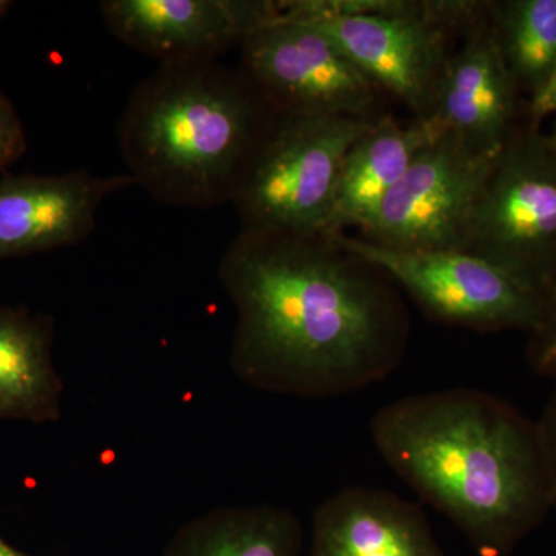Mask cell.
Here are the masks:
<instances>
[{"instance_id":"1","label":"cell","mask_w":556,"mask_h":556,"mask_svg":"<svg viewBox=\"0 0 556 556\" xmlns=\"http://www.w3.org/2000/svg\"><path fill=\"white\" fill-rule=\"evenodd\" d=\"M218 276L237 313L230 368L249 387L342 396L382 382L404 361V300L382 270L332 236L240 229Z\"/></svg>"},{"instance_id":"2","label":"cell","mask_w":556,"mask_h":556,"mask_svg":"<svg viewBox=\"0 0 556 556\" xmlns=\"http://www.w3.org/2000/svg\"><path fill=\"white\" fill-rule=\"evenodd\" d=\"M380 456L479 556H510L552 514L540 426L471 390L399 399L371 419Z\"/></svg>"},{"instance_id":"3","label":"cell","mask_w":556,"mask_h":556,"mask_svg":"<svg viewBox=\"0 0 556 556\" xmlns=\"http://www.w3.org/2000/svg\"><path fill=\"white\" fill-rule=\"evenodd\" d=\"M277 116L241 68L218 60L160 64L121 116L126 174L169 206L230 203Z\"/></svg>"},{"instance_id":"4","label":"cell","mask_w":556,"mask_h":556,"mask_svg":"<svg viewBox=\"0 0 556 556\" xmlns=\"http://www.w3.org/2000/svg\"><path fill=\"white\" fill-rule=\"evenodd\" d=\"M481 2L292 0L280 16L324 31L380 89L430 119L453 33L485 13Z\"/></svg>"},{"instance_id":"5","label":"cell","mask_w":556,"mask_h":556,"mask_svg":"<svg viewBox=\"0 0 556 556\" xmlns=\"http://www.w3.org/2000/svg\"><path fill=\"white\" fill-rule=\"evenodd\" d=\"M376 118L278 115L230 201L241 230L324 233L348 150Z\"/></svg>"},{"instance_id":"6","label":"cell","mask_w":556,"mask_h":556,"mask_svg":"<svg viewBox=\"0 0 556 556\" xmlns=\"http://www.w3.org/2000/svg\"><path fill=\"white\" fill-rule=\"evenodd\" d=\"M332 237L382 270L441 324L482 332L522 329L530 334L543 316V288L471 252L404 251L346 233Z\"/></svg>"},{"instance_id":"7","label":"cell","mask_w":556,"mask_h":556,"mask_svg":"<svg viewBox=\"0 0 556 556\" xmlns=\"http://www.w3.org/2000/svg\"><path fill=\"white\" fill-rule=\"evenodd\" d=\"M460 251L490 260L547 292L556 278V160L546 138L508 139Z\"/></svg>"},{"instance_id":"8","label":"cell","mask_w":556,"mask_h":556,"mask_svg":"<svg viewBox=\"0 0 556 556\" xmlns=\"http://www.w3.org/2000/svg\"><path fill=\"white\" fill-rule=\"evenodd\" d=\"M241 72L278 115H372L380 87L313 25L280 16L240 43Z\"/></svg>"},{"instance_id":"9","label":"cell","mask_w":556,"mask_h":556,"mask_svg":"<svg viewBox=\"0 0 556 556\" xmlns=\"http://www.w3.org/2000/svg\"><path fill=\"white\" fill-rule=\"evenodd\" d=\"M503 149L479 152L455 135L439 131L382 201L364 230L365 239L404 251L463 248Z\"/></svg>"},{"instance_id":"10","label":"cell","mask_w":556,"mask_h":556,"mask_svg":"<svg viewBox=\"0 0 556 556\" xmlns=\"http://www.w3.org/2000/svg\"><path fill=\"white\" fill-rule=\"evenodd\" d=\"M100 11L121 42L160 64L217 60L273 21L269 0H104Z\"/></svg>"},{"instance_id":"11","label":"cell","mask_w":556,"mask_h":556,"mask_svg":"<svg viewBox=\"0 0 556 556\" xmlns=\"http://www.w3.org/2000/svg\"><path fill=\"white\" fill-rule=\"evenodd\" d=\"M134 185L127 174L87 170L0 178V260L75 247L93 232L102 203Z\"/></svg>"},{"instance_id":"12","label":"cell","mask_w":556,"mask_h":556,"mask_svg":"<svg viewBox=\"0 0 556 556\" xmlns=\"http://www.w3.org/2000/svg\"><path fill=\"white\" fill-rule=\"evenodd\" d=\"M489 10L468 25L459 49L450 53L427 121L479 152H496L507 144L517 93Z\"/></svg>"},{"instance_id":"13","label":"cell","mask_w":556,"mask_h":556,"mask_svg":"<svg viewBox=\"0 0 556 556\" xmlns=\"http://www.w3.org/2000/svg\"><path fill=\"white\" fill-rule=\"evenodd\" d=\"M311 556H447L430 522L404 497L354 485L314 511Z\"/></svg>"},{"instance_id":"14","label":"cell","mask_w":556,"mask_h":556,"mask_svg":"<svg viewBox=\"0 0 556 556\" xmlns=\"http://www.w3.org/2000/svg\"><path fill=\"white\" fill-rule=\"evenodd\" d=\"M438 135L439 130L427 121L416 119L404 127L391 116L376 118L343 160L325 236L345 233L348 226H358L364 232L390 190Z\"/></svg>"},{"instance_id":"15","label":"cell","mask_w":556,"mask_h":556,"mask_svg":"<svg viewBox=\"0 0 556 556\" xmlns=\"http://www.w3.org/2000/svg\"><path fill=\"white\" fill-rule=\"evenodd\" d=\"M49 320L0 306V420L54 422L64 387L54 368Z\"/></svg>"},{"instance_id":"16","label":"cell","mask_w":556,"mask_h":556,"mask_svg":"<svg viewBox=\"0 0 556 556\" xmlns=\"http://www.w3.org/2000/svg\"><path fill=\"white\" fill-rule=\"evenodd\" d=\"M163 556H303V529L287 508L223 507L182 526Z\"/></svg>"},{"instance_id":"17","label":"cell","mask_w":556,"mask_h":556,"mask_svg":"<svg viewBox=\"0 0 556 556\" xmlns=\"http://www.w3.org/2000/svg\"><path fill=\"white\" fill-rule=\"evenodd\" d=\"M489 13L515 86L533 100L556 68V0L492 3Z\"/></svg>"},{"instance_id":"18","label":"cell","mask_w":556,"mask_h":556,"mask_svg":"<svg viewBox=\"0 0 556 556\" xmlns=\"http://www.w3.org/2000/svg\"><path fill=\"white\" fill-rule=\"evenodd\" d=\"M527 356L536 372L556 379V278L547 289L540 324L530 332Z\"/></svg>"},{"instance_id":"19","label":"cell","mask_w":556,"mask_h":556,"mask_svg":"<svg viewBox=\"0 0 556 556\" xmlns=\"http://www.w3.org/2000/svg\"><path fill=\"white\" fill-rule=\"evenodd\" d=\"M24 150V127L10 102L3 100L0 102V169L20 159Z\"/></svg>"},{"instance_id":"20","label":"cell","mask_w":556,"mask_h":556,"mask_svg":"<svg viewBox=\"0 0 556 556\" xmlns=\"http://www.w3.org/2000/svg\"><path fill=\"white\" fill-rule=\"evenodd\" d=\"M554 391L543 416L538 420L541 438H543L544 452H546L548 473H551L552 484V514L556 515V379L554 380Z\"/></svg>"},{"instance_id":"21","label":"cell","mask_w":556,"mask_h":556,"mask_svg":"<svg viewBox=\"0 0 556 556\" xmlns=\"http://www.w3.org/2000/svg\"><path fill=\"white\" fill-rule=\"evenodd\" d=\"M533 119H543L556 113V68L544 89L530 102Z\"/></svg>"},{"instance_id":"22","label":"cell","mask_w":556,"mask_h":556,"mask_svg":"<svg viewBox=\"0 0 556 556\" xmlns=\"http://www.w3.org/2000/svg\"><path fill=\"white\" fill-rule=\"evenodd\" d=\"M0 556H31L24 554V552L17 551L13 546H10L2 536H0Z\"/></svg>"},{"instance_id":"23","label":"cell","mask_w":556,"mask_h":556,"mask_svg":"<svg viewBox=\"0 0 556 556\" xmlns=\"http://www.w3.org/2000/svg\"><path fill=\"white\" fill-rule=\"evenodd\" d=\"M544 138H546L548 150H551L552 155H554L556 160V121L554 127H552L551 134L544 135Z\"/></svg>"},{"instance_id":"24","label":"cell","mask_w":556,"mask_h":556,"mask_svg":"<svg viewBox=\"0 0 556 556\" xmlns=\"http://www.w3.org/2000/svg\"><path fill=\"white\" fill-rule=\"evenodd\" d=\"M11 5H13V2H10V0H0V20L5 16V13L11 9Z\"/></svg>"},{"instance_id":"25","label":"cell","mask_w":556,"mask_h":556,"mask_svg":"<svg viewBox=\"0 0 556 556\" xmlns=\"http://www.w3.org/2000/svg\"><path fill=\"white\" fill-rule=\"evenodd\" d=\"M3 100H5V98H3L2 94H0V102H2Z\"/></svg>"}]
</instances>
